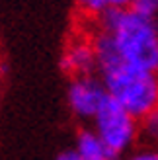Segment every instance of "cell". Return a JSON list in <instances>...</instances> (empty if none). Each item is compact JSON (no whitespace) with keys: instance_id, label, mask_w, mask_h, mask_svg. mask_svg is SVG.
Segmentation results:
<instances>
[{"instance_id":"cell-2","label":"cell","mask_w":158,"mask_h":160,"mask_svg":"<svg viewBox=\"0 0 158 160\" xmlns=\"http://www.w3.org/2000/svg\"><path fill=\"white\" fill-rule=\"evenodd\" d=\"M101 80L109 98L121 103L137 119L158 109V72L121 65L104 72Z\"/></svg>"},{"instance_id":"cell-5","label":"cell","mask_w":158,"mask_h":160,"mask_svg":"<svg viewBox=\"0 0 158 160\" xmlns=\"http://www.w3.org/2000/svg\"><path fill=\"white\" fill-rule=\"evenodd\" d=\"M61 68L68 76H86L94 74L98 70V61H96V51H94L92 39L76 37L68 43L61 57Z\"/></svg>"},{"instance_id":"cell-6","label":"cell","mask_w":158,"mask_h":160,"mask_svg":"<svg viewBox=\"0 0 158 160\" xmlns=\"http://www.w3.org/2000/svg\"><path fill=\"white\" fill-rule=\"evenodd\" d=\"M74 150L82 156V160H121L100 139V135L94 129H88V127H84L76 133Z\"/></svg>"},{"instance_id":"cell-3","label":"cell","mask_w":158,"mask_h":160,"mask_svg":"<svg viewBox=\"0 0 158 160\" xmlns=\"http://www.w3.org/2000/svg\"><path fill=\"white\" fill-rule=\"evenodd\" d=\"M92 129L119 158L131 152L141 139V121L113 98H107L100 108L92 119Z\"/></svg>"},{"instance_id":"cell-4","label":"cell","mask_w":158,"mask_h":160,"mask_svg":"<svg viewBox=\"0 0 158 160\" xmlns=\"http://www.w3.org/2000/svg\"><path fill=\"white\" fill-rule=\"evenodd\" d=\"M107 98L109 94L106 90L104 80L98 78L96 74L74 76L67 88L68 109L80 121H92Z\"/></svg>"},{"instance_id":"cell-11","label":"cell","mask_w":158,"mask_h":160,"mask_svg":"<svg viewBox=\"0 0 158 160\" xmlns=\"http://www.w3.org/2000/svg\"><path fill=\"white\" fill-rule=\"evenodd\" d=\"M133 0H104L106 10L107 8H117V10H125V8H131Z\"/></svg>"},{"instance_id":"cell-9","label":"cell","mask_w":158,"mask_h":160,"mask_svg":"<svg viewBox=\"0 0 158 160\" xmlns=\"http://www.w3.org/2000/svg\"><path fill=\"white\" fill-rule=\"evenodd\" d=\"M131 10L151 20H158V0H133Z\"/></svg>"},{"instance_id":"cell-1","label":"cell","mask_w":158,"mask_h":160,"mask_svg":"<svg viewBox=\"0 0 158 160\" xmlns=\"http://www.w3.org/2000/svg\"><path fill=\"white\" fill-rule=\"evenodd\" d=\"M96 23L113 35L125 65L158 72V20L145 18L131 8H107L96 16Z\"/></svg>"},{"instance_id":"cell-12","label":"cell","mask_w":158,"mask_h":160,"mask_svg":"<svg viewBox=\"0 0 158 160\" xmlns=\"http://www.w3.org/2000/svg\"><path fill=\"white\" fill-rule=\"evenodd\" d=\"M55 160H82V156L78 154L74 148H68V150H62Z\"/></svg>"},{"instance_id":"cell-8","label":"cell","mask_w":158,"mask_h":160,"mask_svg":"<svg viewBox=\"0 0 158 160\" xmlns=\"http://www.w3.org/2000/svg\"><path fill=\"white\" fill-rule=\"evenodd\" d=\"M139 121H141V139L145 141V145L158 147V109L151 111Z\"/></svg>"},{"instance_id":"cell-7","label":"cell","mask_w":158,"mask_h":160,"mask_svg":"<svg viewBox=\"0 0 158 160\" xmlns=\"http://www.w3.org/2000/svg\"><path fill=\"white\" fill-rule=\"evenodd\" d=\"M92 45H94V51H96V61H98V70L100 74L107 72L115 67H121L125 62L121 61V55H119V49L115 45V39L109 31H104V29H96V33L92 37Z\"/></svg>"},{"instance_id":"cell-10","label":"cell","mask_w":158,"mask_h":160,"mask_svg":"<svg viewBox=\"0 0 158 160\" xmlns=\"http://www.w3.org/2000/svg\"><path fill=\"white\" fill-rule=\"evenodd\" d=\"M121 160H158V147H154V145L135 147L131 152H127Z\"/></svg>"}]
</instances>
